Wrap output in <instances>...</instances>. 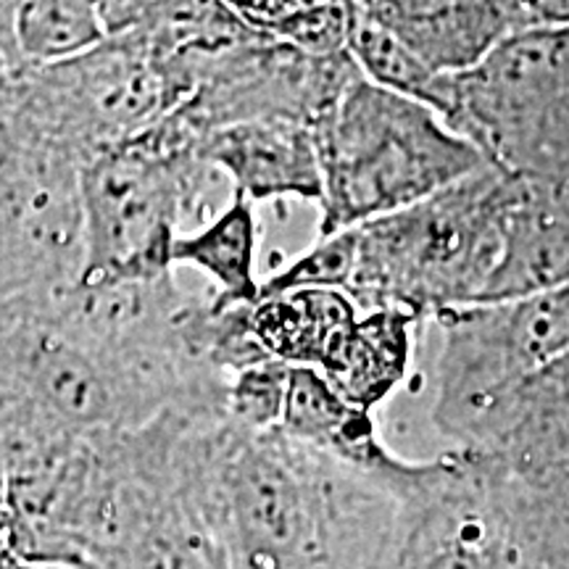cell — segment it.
I'll use <instances>...</instances> for the list:
<instances>
[{
	"instance_id": "obj_1",
	"label": "cell",
	"mask_w": 569,
	"mask_h": 569,
	"mask_svg": "<svg viewBox=\"0 0 569 569\" xmlns=\"http://www.w3.org/2000/svg\"><path fill=\"white\" fill-rule=\"evenodd\" d=\"M403 465L361 469L224 417L206 451V496L230 569H369Z\"/></svg>"
},
{
	"instance_id": "obj_2",
	"label": "cell",
	"mask_w": 569,
	"mask_h": 569,
	"mask_svg": "<svg viewBox=\"0 0 569 569\" xmlns=\"http://www.w3.org/2000/svg\"><path fill=\"white\" fill-rule=\"evenodd\" d=\"M519 180L490 167L438 193L353 227L356 269L348 296L361 311L393 306L432 319L480 303L503 246Z\"/></svg>"
},
{
	"instance_id": "obj_3",
	"label": "cell",
	"mask_w": 569,
	"mask_h": 569,
	"mask_svg": "<svg viewBox=\"0 0 569 569\" xmlns=\"http://www.w3.org/2000/svg\"><path fill=\"white\" fill-rule=\"evenodd\" d=\"M311 130L322 172L317 238L388 217L490 167L436 111L361 71Z\"/></svg>"
},
{
	"instance_id": "obj_4",
	"label": "cell",
	"mask_w": 569,
	"mask_h": 569,
	"mask_svg": "<svg viewBox=\"0 0 569 569\" xmlns=\"http://www.w3.org/2000/svg\"><path fill=\"white\" fill-rule=\"evenodd\" d=\"M227 182L201 156V138L174 113L80 167L84 267L80 280H148L174 272L172 248L188 219Z\"/></svg>"
},
{
	"instance_id": "obj_5",
	"label": "cell",
	"mask_w": 569,
	"mask_h": 569,
	"mask_svg": "<svg viewBox=\"0 0 569 569\" xmlns=\"http://www.w3.org/2000/svg\"><path fill=\"white\" fill-rule=\"evenodd\" d=\"M182 101V90L140 32L27 67L0 88L11 138L67 156L77 167L151 130Z\"/></svg>"
},
{
	"instance_id": "obj_6",
	"label": "cell",
	"mask_w": 569,
	"mask_h": 569,
	"mask_svg": "<svg viewBox=\"0 0 569 569\" xmlns=\"http://www.w3.org/2000/svg\"><path fill=\"white\" fill-rule=\"evenodd\" d=\"M515 486L478 448L409 461L369 569H517Z\"/></svg>"
},
{
	"instance_id": "obj_7",
	"label": "cell",
	"mask_w": 569,
	"mask_h": 569,
	"mask_svg": "<svg viewBox=\"0 0 569 569\" xmlns=\"http://www.w3.org/2000/svg\"><path fill=\"white\" fill-rule=\"evenodd\" d=\"M432 322L440 332L432 425L453 448L467 446L503 396L569 348V282L446 309Z\"/></svg>"
},
{
	"instance_id": "obj_8",
	"label": "cell",
	"mask_w": 569,
	"mask_h": 569,
	"mask_svg": "<svg viewBox=\"0 0 569 569\" xmlns=\"http://www.w3.org/2000/svg\"><path fill=\"white\" fill-rule=\"evenodd\" d=\"M0 234L32 290L77 282L84 267L80 167L11 138L0 161Z\"/></svg>"
},
{
	"instance_id": "obj_9",
	"label": "cell",
	"mask_w": 569,
	"mask_h": 569,
	"mask_svg": "<svg viewBox=\"0 0 569 569\" xmlns=\"http://www.w3.org/2000/svg\"><path fill=\"white\" fill-rule=\"evenodd\" d=\"M525 490L569 482V348L501 398L472 440Z\"/></svg>"
},
{
	"instance_id": "obj_10",
	"label": "cell",
	"mask_w": 569,
	"mask_h": 569,
	"mask_svg": "<svg viewBox=\"0 0 569 569\" xmlns=\"http://www.w3.org/2000/svg\"><path fill=\"white\" fill-rule=\"evenodd\" d=\"M359 17L393 34L440 74L486 59L498 42L530 30L522 0H353Z\"/></svg>"
},
{
	"instance_id": "obj_11",
	"label": "cell",
	"mask_w": 569,
	"mask_h": 569,
	"mask_svg": "<svg viewBox=\"0 0 569 569\" xmlns=\"http://www.w3.org/2000/svg\"><path fill=\"white\" fill-rule=\"evenodd\" d=\"M201 156L230 190L253 203L301 198L319 203L322 172L315 130L290 119H259L219 127L201 140Z\"/></svg>"
},
{
	"instance_id": "obj_12",
	"label": "cell",
	"mask_w": 569,
	"mask_h": 569,
	"mask_svg": "<svg viewBox=\"0 0 569 569\" xmlns=\"http://www.w3.org/2000/svg\"><path fill=\"white\" fill-rule=\"evenodd\" d=\"M248 332L267 359L288 367L322 369L343 343L359 303L343 290L298 288L248 306Z\"/></svg>"
},
{
	"instance_id": "obj_13",
	"label": "cell",
	"mask_w": 569,
	"mask_h": 569,
	"mask_svg": "<svg viewBox=\"0 0 569 569\" xmlns=\"http://www.w3.org/2000/svg\"><path fill=\"white\" fill-rule=\"evenodd\" d=\"M422 319L393 306L367 309L319 375L356 409L375 415L415 367Z\"/></svg>"
},
{
	"instance_id": "obj_14",
	"label": "cell",
	"mask_w": 569,
	"mask_h": 569,
	"mask_svg": "<svg viewBox=\"0 0 569 569\" xmlns=\"http://www.w3.org/2000/svg\"><path fill=\"white\" fill-rule=\"evenodd\" d=\"M277 432L361 469H386L398 457L377 436L375 415L348 403L311 367H288Z\"/></svg>"
},
{
	"instance_id": "obj_15",
	"label": "cell",
	"mask_w": 569,
	"mask_h": 569,
	"mask_svg": "<svg viewBox=\"0 0 569 569\" xmlns=\"http://www.w3.org/2000/svg\"><path fill=\"white\" fill-rule=\"evenodd\" d=\"M259 238L256 203L232 190L227 203L211 219L174 240L172 264L174 269L190 267L201 272L213 284V296L222 303H256L261 284L256 277Z\"/></svg>"
},
{
	"instance_id": "obj_16",
	"label": "cell",
	"mask_w": 569,
	"mask_h": 569,
	"mask_svg": "<svg viewBox=\"0 0 569 569\" xmlns=\"http://www.w3.org/2000/svg\"><path fill=\"white\" fill-rule=\"evenodd\" d=\"M348 53H351L365 80L382 90L396 92V96L409 98V101L427 106L446 122L453 103V74H440V71L427 67L393 34L369 24L361 17L356 19Z\"/></svg>"
},
{
	"instance_id": "obj_17",
	"label": "cell",
	"mask_w": 569,
	"mask_h": 569,
	"mask_svg": "<svg viewBox=\"0 0 569 569\" xmlns=\"http://www.w3.org/2000/svg\"><path fill=\"white\" fill-rule=\"evenodd\" d=\"M13 38L27 67L53 63L106 38L96 0H17Z\"/></svg>"
},
{
	"instance_id": "obj_18",
	"label": "cell",
	"mask_w": 569,
	"mask_h": 569,
	"mask_svg": "<svg viewBox=\"0 0 569 569\" xmlns=\"http://www.w3.org/2000/svg\"><path fill=\"white\" fill-rule=\"evenodd\" d=\"M356 269V238L351 230L325 234L259 284V298L298 288H332L348 293ZM256 298V301H259Z\"/></svg>"
},
{
	"instance_id": "obj_19",
	"label": "cell",
	"mask_w": 569,
	"mask_h": 569,
	"mask_svg": "<svg viewBox=\"0 0 569 569\" xmlns=\"http://www.w3.org/2000/svg\"><path fill=\"white\" fill-rule=\"evenodd\" d=\"M284 382H288V365H280L274 359H261L238 369L227 380V419L248 432L277 430L282 415Z\"/></svg>"
},
{
	"instance_id": "obj_20",
	"label": "cell",
	"mask_w": 569,
	"mask_h": 569,
	"mask_svg": "<svg viewBox=\"0 0 569 569\" xmlns=\"http://www.w3.org/2000/svg\"><path fill=\"white\" fill-rule=\"evenodd\" d=\"M356 19H359V11L353 0H319L315 6L296 11L293 17L282 19L269 34L306 56L330 59V56L348 53Z\"/></svg>"
},
{
	"instance_id": "obj_21",
	"label": "cell",
	"mask_w": 569,
	"mask_h": 569,
	"mask_svg": "<svg viewBox=\"0 0 569 569\" xmlns=\"http://www.w3.org/2000/svg\"><path fill=\"white\" fill-rule=\"evenodd\" d=\"M177 3L180 0H96V9L106 38H113L159 24Z\"/></svg>"
},
{
	"instance_id": "obj_22",
	"label": "cell",
	"mask_w": 569,
	"mask_h": 569,
	"mask_svg": "<svg viewBox=\"0 0 569 569\" xmlns=\"http://www.w3.org/2000/svg\"><path fill=\"white\" fill-rule=\"evenodd\" d=\"M224 3L238 11L246 21H251L253 27L269 32L282 19L293 17L296 11L315 6L319 0H224Z\"/></svg>"
},
{
	"instance_id": "obj_23",
	"label": "cell",
	"mask_w": 569,
	"mask_h": 569,
	"mask_svg": "<svg viewBox=\"0 0 569 569\" xmlns=\"http://www.w3.org/2000/svg\"><path fill=\"white\" fill-rule=\"evenodd\" d=\"M13 11H17V0H0V88L17 80L27 69L19 56L17 38H13Z\"/></svg>"
},
{
	"instance_id": "obj_24",
	"label": "cell",
	"mask_w": 569,
	"mask_h": 569,
	"mask_svg": "<svg viewBox=\"0 0 569 569\" xmlns=\"http://www.w3.org/2000/svg\"><path fill=\"white\" fill-rule=\"evenodd\" d=\"M530 30H569V0H522Z\"/></svg>"
},
{
	"instance_id": "obj_25",
	"label": "cell",
	"mask_w": 569,
	"mask_h": 569,
	"mask_svg": "<svg viewBox=\"0 0 569 569\" xmlns=\"http://www.w3.org/2000/svg\"><path fill=\"white\" fill-rule=\"evenodd\" d=\"M27 290H32L30 277L21 269L17 256H13L9 243H6V238L0 234V301H3V298L27 293Z\"/></svg>"
},
{
	"instance_id": "obj_26",
	"label": "cell",
	"mask_w": 569,
	"mask_h": 569,
	"mask_svg": "<svg viewBox=\"0 0 569 569\" xmlns=\"http://www.w3.org/2000/svg\"><path fill=\"white\" fill-rule=\"evenodd\" d=\"M6 557H11V515L6 501V469L0 461V561Z\"/></svg>"
},
{
	"instance_id": "obj_27",
	"label": "cell",
	"mask_w": 569,
	"mask_h": 569,
	"mask_svg": "<svg viewBox=\"0 0 569 569\" xmlns=\"http://www.w3.org/2000/svg\"><path fill=\"white\" fill-rule=\"evenodd\" d=\"M0 569H74V567H61V565H40V561H24L17 557H6L0 561Z\"/></svg>"
}]
</instances>
